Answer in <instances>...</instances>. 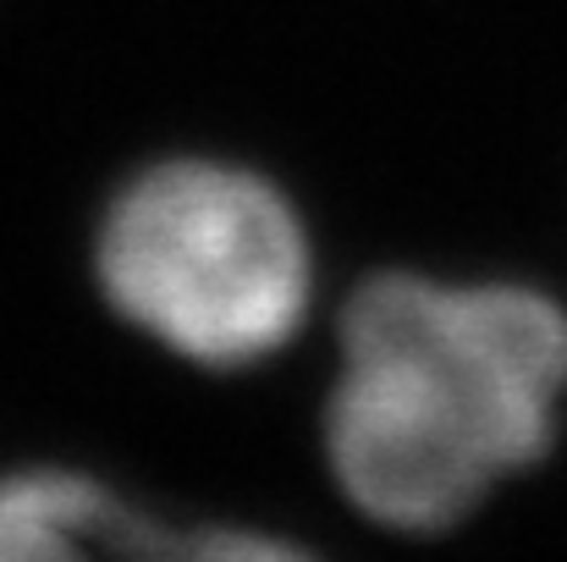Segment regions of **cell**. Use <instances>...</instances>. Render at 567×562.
<instances>
[{
    "mask_svg": "<svg viewBox=\"0 0 567 562\" xmlns=\"http://www.w3.org/2000/svg\"><path fill=\"white\" fill-rule=\"evenodd\" d=\"M563 402L567 309L551 293L391 270L342 315L326 463L364 519L430 535L540 463Z\"/></svg>",
    "mask_w": 567,
    "mask_h": 562,
    "instance_id": "6da1fadb",
    "label": "cell"
},
{
    "mask_svg": "<svg viewBox=\"0 0 567 562\" xmlns=\"http://www.w3.org/2000/svg\"><path fill=\"white\" fill-rule=\"evenodd\" d=\"M105 304L198 370L281 354L315 293V254L287 193L231 161H161L116 187L94 232Z\"/></svg>",
    "mask_w": 567,
    "mask_h": 562,
    "instance_id": "7a4b0ae2",
    "label": "cell"
},
{
    "mask_svg": "<svg viewBox=\"0 0 567 562\" xmlns=\"http://www.w3.org/2000/svg\"><path fill=\"white\" fill-rule=\"evenodd\" d=\"M155 513L83 469L0 474V562H150Z\"/></svg>",
    "mask_w": 567,
    "mask_h": 562,
    "instance_id": "3957f363",
    "label": "cell"
},
{
    "mask_svg": "<svg viewBox=\"0 0 567 562\" xmlns=\"http://www.w3.org/2000/svg\"><path fill=\"white\" fill-rule=\"evenodd\" d=\"M150 562H320L315 552L237 524H166L155 519Z\"/></svg>",
    "mask_w": 567,
    "mask_h": 562,
    "instance_id": "277c9868",
    "label": "cell"
}]
</instances>
